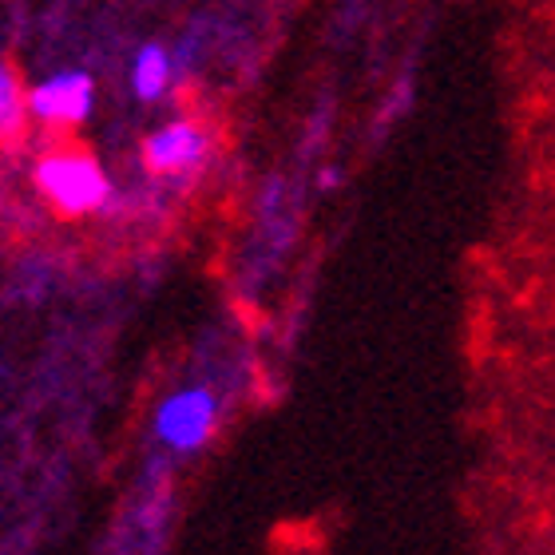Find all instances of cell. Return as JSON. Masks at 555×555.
<instances>
[{"instance_id":"1","label":"cell","mask_w":555,"mask_h":555,"mask_svg":"<svg viewBox=\"0 0 555 555\" xmlns=\"http://www.w3.org/2000/svg\"><path fill=\"white\" fill-rule=\"evenodd\" d=\"M36 186L40 195L68 219H83L107 207L112 198V179L88 151H52L36 167Z\"/></svg>"},{"instance_id":"2","label":"cell","mask_w":555,"mask_h":555,"mask_svg":"<svg viewBox=\"0 0 555 555\" xmlns=\"http://www.w3.org/2000/svg\"><path fill=\"white\" fill-rule=\"evenodd\" d=\"M222 401L210 385H183L159 401L155 409V440L175 456H191V452L207 449L215 428H219Z\"/></svg>"},{"instance_id":"3","label":"cell","mask_w":555,"mask_h":555,"mask_svg":"<svg viewBox=\"0 0 555 555\" xmlns=\"http://www.w3.org/2000/svg\"><path fill=\"white\" fill-rule=\"evenodd\" d=\"M215 155V135L203 119L175 116L143 139V163L163 179H195Z\"/></svg>"},{"instance_id":"4","label":"cell","mask_w":555,"mask_h":555,"mask_svg":"<svg viewBox=\"0 0 555 555\" xmlns=\"http://www.w3.org/2000/svg\"><path fill=\"white\" fill-rule=\"evenodd\" d=\"M24 104H28V116H36L40 124H52V128H76L92 116L95 104V83L88 72H56L24 92Z\"/></svg>"},{"instance_id":"5","label":"cell","mask_w":555,"mask_h":555,"mask_svg":"<svg viewBox=\"0 0 555 555\" xmlns=\"http://www.w3.org/2000/svg\"><path fill=\"white\" fill-rule=\"evenodd\" d=\"M175 72H179V64H175L171 48L143 44L135 52V60H131V92L143 104H155V100H163L175 88Z\"/></svg>"},{"instance_id":"6","label":"cell","mask_w":555,"mask_h":555,"mask_svg":"<svg viewBox=\"0 0 555 555\" xmlns=\"http://www.w3.org/2000/svg\"><path fill=\"white\" fill-rule=\"evenodd\" d=\"M24 116H28V104H24V88L16 80V72L0 60V139L21 135Z\"/></svg>"}]
</instances>
